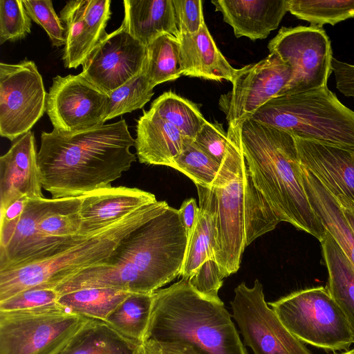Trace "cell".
<instances>
[{
	"mask_svg": "<svg viewBox=\"0 0 354 354\" xmlns=\"http://www.w3.org/2000/svg\"><path fill=\"white\" fill-rule=\"evenodd\" d=\"M332 71L339 91L346 97H354V64L333 57Z\"/></svg>",
	"mask_w": 354,
	"mask_h": 354,
	"instance_id": "obj_45",
	"label": "cell"
},
{
	"mask_svg": "<svg viewBox=\"0 0 354 354\" xmlns=\"http://www.w3.org/2000/svg\"><path fill=\"white\" fill-rule=\"evenodd\" d=\"M29 198L23 196L1 209L0 249L5 248L13 236Z\"/></svg>",
	"mask_w": 354,
	"mask_h": 354,
	"instance_id": "obj_43",
	"label": "cell"
},
{
	"mask_svg": "<svg viewBox=\"0 0 354 354\" xmlns=\"http://www.w3.org/2000/svg\"><path fill=\"white\" fill-rule=\"evenodd\" d=\"M192 140L150 109L137 121L134 146L140 163L171 167Z\"/></svg>",
	"mask_w": 354,
	"mask_h": 354,
	"instance_id": "obj_22",
	"label": "cell"
},
{
	"mask_svg": "<svg viewBox=\"0 0 354 354\" xmlns=\"http://www.w3.org/2000/svg\"><path fill=\"white\" fill-rule=\"evenodd\" d=\"M268 48L292 69V79L283 95L328 86L333 57L330 40L322 26L281 27Z\"/></svg>",
	"mask_w": 354,
	"mask_h": 354,
	"instance_id": "obj_11",
	"label": "cell"
},
{
	"mask_svg": "<svg viewBox=\"0 0 354 354\" xmlns=\"http://www.w3.org/2000/svg\"><path fill=\"white\" fill-rule=\"evenodd\" d=\"M225 278L215 259H209L189 277L187 281L200 295L209 299H218V290Z\"/></svg>",
	"mask_w": 354,
	"mask_h": 354,
	"instance_id": "obj_41",
	"label": "cell"
},
{
	"mask_svg": "<svg viewBox=\"0 0 354 354\" xmlns=\"http://www.w3.org/2000/svg\"><path fill=\"white\" fill-rule=\"evenodd\" d=\"M149 339L187 343L198 354H248L223 302L200 295L185 279L153 293Z\"/></svg>",
	"mask_w": 354,
	"mask_h": 354,
	"instance_id": "obj_5",
	"label": "cell"
},
{
	"mask_svg": "<svg viewBox=\"0 0 354 354\" xmlns=\"http://www.w3.org/2000/svg\"><path fill=\"white\" fill-rule=\"evenodd\" d=\"M288 12L311 26L335 25L354 17V0H287Z\"/></svg>",
	"mask_w": 354,
	"mask_h": 354,
	"instance_id": "obj_34",
	"label": "cell"
},
{
	"mask_svg": "<svg viewBox=\"0 0 354 354\" xmlns=\"http://www.w3.org/2000/svg\"><path fill=\"white\" fill-rule=\"evenodd\" d=\"M143 71L150 84H158L178 79L183 75L180 41L171 35H163L147 47Z\"/></svg>",
	"mask_w": 354,
	"mask_h": 354,
	"instance_id": "obj_32",
	"label": "cell"
},
{
	"mask_svg": "<svg viewBox=\"0 0 354 354\" xmlns=\"http://www.w3.org/2000/svg\"><path fill=\"white\" fill-rule=\"evenodd\" d=\"M59 296L53 288H30L0 301V311L28 310L53 305Z\"/></svg>",
	"mask_w": 354,
	"mask_h": 354,
	"instance_id": "obj_40",
	"label": "cell"
},
{
	"mask_svg": "<svg viewBox=\"0 0 354 354\" xmlns=\"http://www.w3.org/2000/svg\"><path fill=\"white\" fill-rule=\"evenodd\" d=\"M130 294L109 288H86L60 295L57 304L84 317L105 321Z\"/></svg>",
	"mask_w": 354,
	"mask_h": 354,
	"instance_id": "obj_30",
	"label": "cell"
},
{
	"mask_svg": "<svg viewBox=\"0 0 354 354\" xmlns=\"http://www.w3.org/2000/svg\"><path fill=\"white\" fill-rule=\"evenodd\" d=\"M140 344L105 321L89 319L59 354H140Z\"/></svg>",
	"mask_w": 354,
	"mask_h": 354,
	"instance_id": "obj_27",
	"label": "cell"
},
{
	"mask_svg": "<svg viewBox=\"0 0 354 354\" xmlns=\"http://www.w3.org/2000/svg\"><path fill=\"white\" fill-rule=\"evenodd\" d=\"M28 16L47 33L52 45L59 47L65 44L64 27L56 14L51 1L23 0Z\"/></svg>",
	"mask_w": 354,
	"mask_h": 354,
	"instance_id": "obj_38",
	"label": "cell"
},
{
	"mask_svg": "<svg viewBox=\"0 0 354 354\" xmlns=\"http://www.w3.org/2000/svg\"><path fill=\"white\" fill-rule=\"evenodd\" d=\"M111 3L110 0H72L62 9L59 18L65 29L62 60L66 68L82 65L107 34Z\"/></svg>",
	"mask_w": 354,
	"mask_h": 354,
	"instance_id": "obj_16",
	"label": "cell"
},
{
	"mask_svg": "<svg viewBox=\"0 0 354 354\" xmlns=\"http://www.w3.org/2000/svg\"><path fill=\"white\" fill-rule=\"evenodd\" d=\"M47 93L33 61L0 63V135L11 141L30 131L46 111Z\"/></svg>",
	"mask_w": 354,
	"mask_h": 354,
	"instance_id": "obj_13",
	"label": "cell"
},
{
	"mask_svg": "<svg viewBox=\"0 0 354 354\" xmlns=\"http://www.w3.org/2000/svg\"><path fill=\"white\" fill-rule=\"evenodd\" d=\"M88 319L57 303L0 311V354H59Z\"/></svg>",
	"mask_w": 354,
	"mask_h": 354,
	"instance_id": "obj_9",
	"label": "cell"
},
{
	"mask_svg": "<svg viewBox=\"0 0 354 354\" xmlns=\"http://www.w3.org/2000/svg\"><path fill=\"white\" fill-rule=\"evenodd\" d=\"M338 354H344V353H338Z\"/></svg>",
	"mask_w": 354,
	"mask_h": 354,
	"instance_id": "obj_49",
	"label": "cell"
},
{
	"mask_svg": "<svg viewBox=\"0 0 354 354\" xmlns=\"http://www.w3.org/2000/svg\"><path fill=\"white\" fill-rule=\"evenodd\" d=\"M147 48L121 26L107 33L82 64L81 75L106 95L140 73Z\"/></svg>",
	"mask_w": 354,
	"mask_h": 354,
	"instance_id": "obj_15",
	"label": "cell"
},
{
	"mask_svg": "<svg viewBox=\"0 0 354 354\" xmlns=\"http://www.w3.org/2000/svg\"><path fill=\"white\" fill-rule=\"evenodd\" d=\"M180 57L183 75L232 83L240 72L221 53L206 24L194 35H180Z\"/></svg>",
	"mask_w": 354,
	"mask_h": 354,
	"instance_id": "obj_23",
	"label": "cell"
},
{
	"mask_svg": "<svg viewBox=\"0 0 354 354\" xmlns=\"http://www.w3.org/2000/svg\"><path fill=\"white\" fill-rule=\"evenodd\" d=\"M153 87L142 71L109 95L105 122L142 108L153 96Z\"/></svg>",
	"mask_w": 354,
	"mask_h": 354,
	"instance_id": "obj_35",
	"label": "cell"
},
{
	"mask_svg": "<svg viewBox=\"0 0 354 354\" xmlns=\"http://www.w3.org/2000/svg\"><path fill=\"white\" fill-rule=\"evenodd\" d=\"M198 212L199 207L193 198L184 201L178 209L180 221L185 229L187 238L195 226Z\"/></svg>",
	"mask_w": 354,
	"mask_h": 354,
	"instance_id": "obj_46",
	"label": "cell"
},
{
	"mask_svg": "<svg viewBox=\"0 0 354 354\" xmlns=\"http://www.w3.org/2000/svg\"><path fill=\"white\" fill-rule=\"evenodd\" d=\"M49 200L44 197L29 198L10 242L0 249V271L50 258L93 234L66 241L44 235L39 230L37 223Z\"/></svg>",
	"mask_w": 354,
	"mask_h": 354,
	"instance_id": "obj_18",
	"label": "cell"
},
{
	"mask_svg": "<svg viewBox=\"0 0 354 354\" xmlns=\"http://www.w3.org/2000/svg\"><path fill=\"white\" fill-rule=\"evenodd\" d=\"M153 306V293H131L105 322L127 338L145 341Z\"/></svg>",
	"mask_w": 354,
	"mask_h": 354,
	"instance_id": "obj_31",
	"label": "cell"
},
{
	"mask_svg": "<svg viewBox=\"0 0 354 354\" xmlns=\"http://www.w3.org/2000/svg\"><path fill=\"white\" fill-rule=\"evenodd\" d=\"M294 138L301 165L315 175L342 208L354 209V151Z\"/></svg>",
	"mask_w": 354,
	"mask_h": 354,
	"instance_id": "obj_17",
	"label": "cell"
},
{
	"mask_svg": "<svg viewBox=\"0 0 354 354\" xmlns=\"http://www.w3.org/2000/svg\"><path fill=\"white\" fill-rule=\"evenodd\" d=\"M123 5L122 25L145 46L163 35L179 39L173 0H125Z\"/></svg>",
	"mask_w": 354,
	"mask_h": 354,
	"instance_id": "obj_24",
	"label": "cell"
},
{
	"mask_svg": "<svg viewBox=\"0 0 354 354\" xmlns=\"http://www.w3.org/2000/svg\"><path fill=\"white\" fill-rule=\"evenodd\" d=\"M187 241L178 209L169 206L130 232L104 264L88 268L53 289L59 295L86 288L152 294L180 276Z\"/></svg>",
	"mask_w": 354,
	"mask_h": 354,
	"instance_id": "obj_1",
	"label": "cell"
},
{
	"mask_svg": "<svg viewBox=\"0 0 354 354\" xmlns=\"http://www.w3.org/2000/svg\"><path fill=\"white\" fill-rule=\"evenodd\" d=\"M344 214L354 232V209L349 208H342Z\"/></svg>",
	"mask_w": 354,
	"mask_h": 354,
	"instance_id": "obj_47",
	"label": "cell"
},
{
	"mask_svg": "<svg viewBox=\"0 0 354 354\" xmlns=\"http://www.w3.org/2000/svg\"><path fill=\"white\" fill-rule=\"evenodd\" d=\"M291 68L275 53L241 68L231 91L221 95L218 106L225 114L227 137L241 145L243 124L270 100L281 95L292 79Z\"/></svg>",
	"mask_w": 354,
	"mask_h": 354,
	"instance_id": "obj_10",
	"label": "cell"
},
{
	"mask_svg": "<svg viewBox=\"0 0 354 354\" xmlns=\"http://www.w3.org/2000/svg\"><path fill=\"white\" fill-rule=\"evenodd\" d=\"M221 165L190 140L176 158L171 167L189 177L196 185L209 188L214 181Z\"/></svg>",
	"mask_w": 354,
	"mask_h": 354,
	"instance_id": "obj_36",
	"label": "cell"
},
{
	"mask_svg": "<svg viewBox=\"0 0 354 354\" xmlns=\"http://www.w3.org/2000/svg\"><path fill=\"white\" fill-rule=\"evenodd\" d=\"M157 201L154 194L136 187L111 185L82 198L80 234L88 235Z\"/></svg>",
	"mask_w": 354,
	"mask_h": 354,
	"instance_id": "obj_20",
	"label": "cell"
},
{
	"mask_svg": "<svg viewBox=\"0 0 354 354\" xmlns=\"http://www.w3.org/2000/svg\"><path fill=\"white\" fill-rule=\"evenodd\" d=\"M168 207L165 201H157L50 258L0 271V301L33 288H54L88 268L104 264L130 232Z\"/></svg>",
	"mask_w": 354,
	"mask_h": 354,
	"instance_id": "obj_6",
	"label": "cell"
},
{
	"mask_svg": "<svg viewBox=\"0 0 354 354\" xmlns=\"http://www.w3.org/2000/svg\"><path fill=\"white\" fill-rule=\"evenodd\" d=\"M209 188L216 196L214 258L227 277L239 270L245 248L280 221L255 186L241 146L236 143Z\"/></svg>",
	"mask_w": 354,
	"mask_h": 354,
	"instance_id": "obj_4",
	"label": "cell"
},
{
	"mask_svg": "<svg viewBox=\"0 0 354 354\" xmlns=\"http://www.w3.org/2000/svg\"><path fill=\"white\" fill-rule=\"evenodd\" d=\"M108 95L80 73L53 79L46 112L53 129L74 133L104 124Z\"/></svg>",
	"mask_w": 354,
	"mask_h": 354,
	"instance_id": "obj_14",
	"label": "cell"
},
{
	"mask_svg": "<svg viewBox=\"0 0 354 354\" xmlns=\"http://www.w3.org/2000/svg\"><path fill=\"white\" fill-rule=\"evenodd\" d=\"M180 35H194L205 24L201 0H173Z\"/></svg>",
	"mask_w": 354,
	"mask_h": 354,
	"instance_id": "obj_42",
	"label": "cell"
},
{
	"mask_svg": "<svg viewBox=\"0 0 354 354\" xmlns=\"http://www.w3.org/2000/svg\"><path fill=\"white\" fill-rule=\"evenodd\" d=\"M301 167L303 184L313 209L354 267V232L341 206L315 175Z\"/></svg>",
	"mask_w": 354,
	"mask_h": 354,
	"instance_id": "obj_25",
	"label": "cell"
},
{
	"mask_svg": "<svg viewBox=\"0 0 354 354\" xmlns=\"http://www.w3.org/2000/svg\"><path fill=\"white\" fill-rule=\"evenodd\" d=\"M320 243L328 272L327 289L344 313L354 339V267L328 231Z\"/></svg>",
	"mask_w": 354,
	"mask_h": 354,
	"instance_id": "obj_28",
	"label": "cell"
},
{
	"mask_svg": "<svg viewBox=\"0 0 354 354\" xmlns=\"http://www.w3.org/2000/svg\"><path fill=\"white\" fill-rule=\"evenodd\" d=\"M343 353H344V354H354V348L352 350H349V351L348 350Z\"/></svg>",
	"mask_w": 354,
	"mask_h": 354,
	"instance_id": "obj_48",
	"label": "cell"
},
{
	"mask_svg": "<svg viewBox=\"0 0 354 354\" xmlns=\"http://www.w3.org/2000/svg\"><path fill=\"white\" fill-rule=\"evenodd\" d=\"M149 109L192 140L207 121L197 104L171 91L165 92L155 99Z\"/></svg>",
	"mask_w": 354,
	"mask_h": 354,
	"instance_id": "obj_33",
	"label": "cell"
},
{
	"mask_svg": "<svg viewBox=\"0 0 354 354\" xmlns=\"http://www.w3.org/2000/svg\"><path fill=\"white\" fill-rule=\"evenodd\" d=\"M82 198H50L38 220L39 230L46 236L61 241L83 236L80 215Z\"/></svg>",
	"mask_w": 354,
	"mask_h": 354,
	"instance_id": "obj_29",
	"label": "cell"
},
{
	"mask_svg": "<svg viewBox=\"0 0 354 354\" xmlns=\"http://www.w3.org/2000/svg\"><path fill=\"white\" fill-rule=\"evenodd\" d=\"M38 152L33 133L19 137L0 157V208L23 196L43 198Z\"/></svg>",
	"mask_w": 354,
	"mask_h": 354,
	"instance_id": "obj_19",
	"label": "cell"
},
{
	"mask_svg": "<svg viewBox=\"0 0 354 354\" xmlns=\"http://www.w3.org/2000/svg\"><path fill=\"white\" fill-rule=\"evenodd\" d=\"M232 317L244 343L254 354H313L281 323L265 300L263 286L256 279L252 288L244 282L234 289Z\"/></svg>",
	"mask_w": 354,
	"mask_h": 354,
	"instance_id": "obj_12",
	"label": "cell"
},
{
	"mask_svg": "<svg viewBox=\"0 0 354 354\" xmlns=\"http://www.w3.org/2000/svg\"><path fill=\"white\" fill-rule=\"evenodd\" d=\"M140 354H198L191 345L182 342L146 339L140 344Z\"/></svg>",
	"mask_w": 354,
	"mask_h": 354,
	"instance_id": "obj_44",
	"label": "cell"
},
{
	"mask_svg": "<svg viewBox=\"0 0 354 354\" xmlns=\"http://www.w3.org/2000/svg\"><path fill=\"white\" fill-rule=\"evenodd\" d=\"M199 212L195 226L188 237L183 265L180 273L188 280L206 260L214 258L216 244V196L212 188L196 185Z\"/></svg>",
	"mask_w": 354,
	"mask_h": 354,
	"instance_id": "obj_26",
	"label": "cell"
},
{
	"mask_svg": "<svg viewBox=\"0 0 354 354\" xmlns=\"http://www.w3.org/2000/svg\"><path fill=\"white\" fill-rule=\"evenodd\" d=\"M268 304L302 342L330 351H346L354 343L348 321L327 288L298 290Z\"/></svg>",
	"mask_w": 354,
	"mask_h": 354,
	"instance_id": "obj_8",
	"label": "cell"
},
{
	"mask_svg": "<svg viewBox=\"0 0 354 354\" xmlns=\"http://www.w3.org/2000/svg\"><path fill=\"white\" fill-rule=\"evenodd\" d=\"M30 28L31 19L23 0H0V44L23 39Z\"/></svg>",
	"mask_w": 354,
	"mask_h": 354,
	"instance_id": "obj_37",
	"label": "cell"
},
{
	"mask_svg": "<svg viewBox=\"0 0 354 354\" xmlns=\"http://www.w3.org/2000/svg\"><path fill=\"white\" fill-rule=\"evenodd\" d=\"M212 3L236 37L253 41L266 39L288 12L287 0H216Z\"/></svg>",
	"mask_w": 354,
	"mask_h": 354,
	"instance_id": "obj_21",
	"label": "cell"
},
{
	"mask_svg": "<svg viewBox=\"0 0 354 354\" xmlns=\"http://www.w3.org/2000/svg\"><path fill=\"white\" fill-rule=\"evenodd\" d=\"M194 141L220 165L234 143L227 137V131L224 130L222 124L208 121L203 125Z\"/></svg>",
	"mask_w": 354,
	"mask_h": 354,
	"instance_id": "obj_39",
	"label": "cell"
},
{
	"mask_svg": "<svg viewBox=\"0 0 354 354\" xmlns=\"http://www.w3.org/2000/svg\"><path fill=\"white\" fill-rule=\"evenodd\" d=\"M135 144L124 119L74 132H42L38 165L42 187L52 198L82 196L109 186L136 161Z\"/></svg>",
	"mask_w": 354,
	"mask_h": 354,
	"instance_id": "obj_2",
	"label": "cell"
},
{
	"mask_svg": "<svg viewBox=\"0 0 354 354\" xmlns=\"http://www.w3.org/2000/svg\"><path fill=\"white\" fill-rule=\"evenodd\" d=\"M295 137L354 151V111L328 86L277 96L250 118Z\"/></svg>",
	"mask_w": 354,
	"mask_h": 354,
	"instance_id": "obj_7",
	"label": "cell"
},
{
	"mask_svg": "<svg viewBox=\"0 0 354 354\" xmlns=\"http://www.w3.org/2000/svg\"><path fill=\"white\" fill-rule=\"evenodd\" d=\"M241 144L249 174L278 220L321 242L327 230L306 195L294 136L248 119L241 127Z\"/></svg>",
	"mask_w": 354,
	"mask_h": 354,
	"instance_id": "obj_3",
	"label": "cell"
}]
</instances>
